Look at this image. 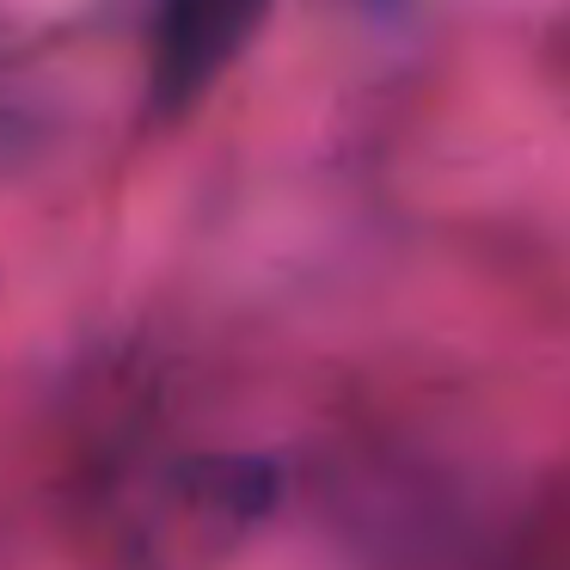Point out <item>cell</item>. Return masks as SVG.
Wrapping results in <instances>:
<instances>
[{"label":"cell","mask_w":570,"mask_h":570,"mask_svg":"<svg viewBox=\"0 0 570 570\" xmlns=\"http://www.w3.org/2000/svg\"><path fill=\"white\" fill-rule=\"evenodd\" d=\"M264 26V7L246 0H185L166 7L154 26V68H148V99L160 117H178L234 68L246 38Z\"/></svg>","instance_id":"1"}]
</instances>
